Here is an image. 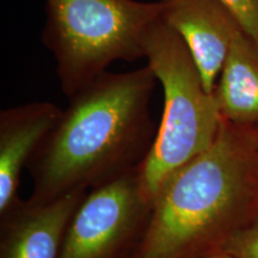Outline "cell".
Returning a JSON list of instances; mask_svg holds the SVG:
<instances>
[{
    "label": "cell",
    "mask_w": 258,
    "mask_h": 258,
    "mask_svg": "<svg viewBox=\"0 0 258 258\" xmlns=\"http://www.w3.org/2000/svg\"><path fill=\"white\" fill-rule=\"evenodd\" d=\"M61 111L50 102H34L0 112V214L21 199L22 171L59 120Z\"/></svg>",
    "instance_id": "obj_8"
},
{
    "label": "cell",
    "mask_w": 258,
    "mask_h": 258,
    "mask_svg": "<svg viewBox=\"0 0 258 258\" xmlns=\"http://www.w3.org/2000/svg\"><path fill=\"white\" fill-rule=\"evenodd\" d=\"M233 15L244 34L258 48V0H218Z\"/></svg>",
    "instance_id": "obj_10"
},
{
    "label": "cell",
    "mask_w": 258,
    "mask_h": 258,
    "mask_svg": "<svg viewBox=\"0 0 258 258\" xmlns=\"http://www.w3.org/2000/svg\"><path fill=\"white\" fill-rule=\"evenodd\" d=\"M222 251L234 258H258V218L232 235Z\"/></svg>",
    "instance_id": "obj_11"
},
{
    "label": "cell",
    "mask_w": 258,
    "mask_h": 258,
    "mask_svg": "<svg viewBox=\"0 0 258 258\" xmlns=\"http://www.w3.org/2000/svg\"><path fill=\"white\" fill-rule=\"evenodd\" d=\"M152 211L139 185V169L89 190L71 219L59 258H138Z\"/></svg>",
    "instance_id": "obj_5"
},
{
    "label": "cell",
    "mask_w": 258,
    "mask_h": 258,
    "mask_svg": "<svg viewBox=\"0 0 258 258\" xmlns=\"http://www.w3.org/2000/svg\"><path fill=\"white\" fill-rule=\"evenodd\" d=\"M42 42L56 61L60 88L72 96L118 60L145 57L144 40L160 3L46 0Z\"/></svg>",
    "instance_id": "obj_4"
},
{
    "label": "cell",
    "mask_w": 258,
    "mask_h": 258,
    "mask_svg": "<svg viewBox=\"0 0 258 258\" xmlns=\"http://www.w3.org/2000/svg\"><path fill=\"white\" fill-rule=\"evenodd\" d=\"M213 96L225 121L258 131V48L243 30L232 41Z\"/></svg>",
    "instance_id": "obj_9"
},
{
    "label": "cell",
    "mask_w": 258,
    "mask_h": 258,
    "mask_svg": "<svg viewBox=\"0 0 258 258\" xmlns=\"http://www.w3.org/2000/svg\"><path fill=\"white\" fill-rule=\"evenodd\" d=\"M160 18L179 35L206 90L214 92L232 41L241 28L218 0H159Z\"/></svg>",
    "instance_id": "obj_6"
},
{
    "label": "cell",
    "mask_w": 258,
    "mask_h": 258,
    "mask_svg": "<svg viewBox=\"0 0 258 258\" xmlns=\"http://www.w3.org/2000/svg\"><path fill=\"white\" fill-rule=\"evenodd\" d=\"M258 218L254 129L222 121L211 147L183 165L153 200L138 258H203Z\"/></svg>",
    "instance_id": "obj_2"
},
{
    "label": "cell",
    "mask_w": 258,
    "mask_h": 258,
    "mask_svg": "<svg viewBox=\"0 0 258 258\" xmlns=\"http://www.w3.org/2000/svg\"><path fill=\"white\" fill-rule=\"evenodd\" d=\"M86 194L76 190L46 202L19 199L0 214V258H59L71 219Z\"/></svg>",
    "instance_id": "obj_7"
},
{
    "label": "cell",
    "mask_w": 258,
    "mask_h": 258,
    "mask_svg": "<svg viewBox=\"0 0 258 258\" xmlns=\"http://www.w3.org/2000/svg\"><path fill=\"white\" fill-rule=\"evenodd\" d=\"M145 57L164 93L163 114L153 146L139 169L144 198L153 202L177 170L212 146L222 116L213 93L179 35L157 18L144 40Z\"/></svg>",
    "instance_id": "obj_3"
},
{
    "label": "cell",
    "mask_w": 258,
    "mask_h": 258,
    "mask_svg": "<svg viewBox=\"0 0 258 258\" xmlns=\"http://www.w3.org/2000/svg\"><path fill=\"white\" fill-rule=\"evenodd\" d=\"M150 66L101 76L69 97L66 109L29 161L31 201L99 188L140 169L157 135Z\"/></svg>",
    "instance_id": "obj_1"
},
{
    "label": "cell",
    "mask_w": 258,
    "mask_h": 258,
    "mask_svg": "<svg viewBox=\"0 0 258 258\" xmlns=\"http://www.w3.org/2000/svg\"><path fill=\"white\" fill-rule=\"evenodd\" d=\"M203 258H234V257H232L231 254H228L227 252H224V251H221V252L209 254V256H206Z\"/></svg>",
    "instance_id": "obj_12"
}]
</instances>
